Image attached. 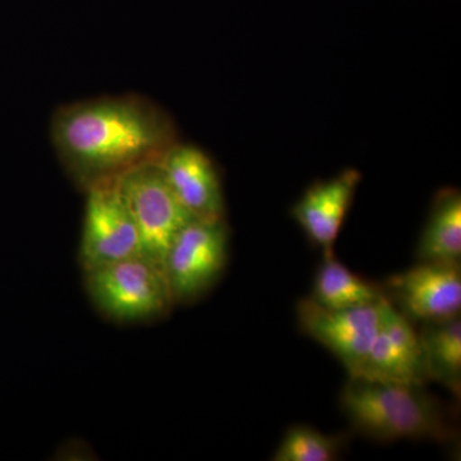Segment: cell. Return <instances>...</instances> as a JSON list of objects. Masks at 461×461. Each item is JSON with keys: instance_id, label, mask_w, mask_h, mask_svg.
I'll use <instances>...</instances> for the list:
<instances>
[{"instance_id": "6", "label": "cell", "mask_w": 461, "mask_h": 461, "mask_svg": "<svg viewBox=\"0 0 461 461\" xmlns=\"http://www.w3.org/2000/svg\"><path fill=\"white\" fill-rule=\"evenodd\" d=\"M80 259L85 272L140 254V238L117 177L86 187Z\"/></svg>"}, {"instance_id": "2", "label": "cell", "mask_w": 461, "mask_h": 461, "mask_svg": "<svg viewBox=\"0 0 461 461\" xmlns=\"http://www.w3.org/2000/svg\"><path fill=\"white\" fill-rule=\"evenodd\" d=\"M339 402L354 429L377 441L450 442L456 438L444 403L424 386L357 375L348 377Z\"/></svg>"}, {"instance_id": "8", "label": "cell", "mask_w": 461, "mask_h": 461, "mask_svg": "<svg viewBox=\"0 0 461 461\" xmlns=\"http://www.w3.org/2000/svg\"><path fill=\"white\" fill-rule=\"evenodd\" d=\"M384 294L411 321L424 324L460 317L461 264L420 262L387 280Z\"/></svg>"}, {"instance_id": "4", "label": "cell", "mask_w": 461, "mask_h": 461, "mask_svg": "<svg viewBox=\"0 0 461 461\" xmlns=\"http://www.w3.org/2000/svg\"><path fill=\"white\" fill-rule=\"evenodd\" d=\"M117 181L138 227L141 256L165 271L173 240L195 218L176 198L158 162L135 167Z\"/></svg>"}, {"instance_id": "14", "label": "cell", "mask_w": 461, "mask_h": 461, "mask_svg": "<svg viewBox=\"0 0 461 461\" xmlns=\"http://www.w3.org/2000/svg\"><path fill=\"white\" fill-rule=\"evenodd\" d=\"M429 381H436L455 396L461 393V321L424 323L420 330Z\"/></svg>"}, {"instance_id": "10", "label": "cell", "mask_w": 461, "mask_h": 461, "mask_svg": "<svg viewBox=\"0 0 461 461\" xmlns=\"http://www.w3.org/2000/svg\"><path fill=\"white\" fill-rule=\"evenodd\" d=\"M158 163L176 198L195 220H222V186L204 151L176 142Z\"/></svg>"}, {"instance_id": "9", "label": "cell", "mask_w": 461, "mask_h": 461, "mask_svg": "<svg viewBox=\"0 0 461 461\" xmlns=\"http://www.w3.org/2000/svg\"><path fill=\"white\" fill-rule=\"evenodd\" d=\"M360 377L426 386L429 382L420 332L386 300ZM357 377V375H355Z\"/></svg>"}, {"instance_id": "5", "label": "cell", "mask_w": 461, "mask_h": 461, "mask_svg": "<svg viewBox=\"0 0 461 461\" xmlns=\"http://www.w3.org/2000/svg\"><path fill=\"white\" fill-rule=\"evenodd\" d=\"M229 230L224 220H193L177 233L165 260L173 302H190L204 294L224 271Z\"/></svg>"}, {"instance_id": "15", "label": "cell", "mask_w": 461, "mask_h": 461, "mask_svg": "<svg viewBox=\"0 0 461 461\" xmlns=\"http://www.w3.org/2000/svg\"><path fill=\"white\" fill-rule=\"evenodd\" d=\"M342 448L339 437L326 435L312 427H291L282 438L273 461H332Z\"/></svg>"}, {"instance_id": "13", "label": "cell", "mask_w": 461, "mask_h": 461, "mask_svg": "<svg viewBox=\"0 0 461 461\" xmlns=\"http://www.w3.org/2000/svg\"><path fill=\"white\" fill-rule=\"evenodd\" d=\"M323 258L311 296L317 304L330 309H346L378 304L386 299L384 288L355 275L336 259L335 254Z\"/></svg>"}, {"instance_id": "3", "label": "cell", "mask_w": 461, "mask_h": 461, "mask_svg": "<svg viewBox=\"0 0 461 461\" xmlns=\"http://www.w3.org/2000/svg\"><path fill=\"white\" fill-rule=\"evenodd\" d=\"M86 287L94 304L114 321L150 320L175 304L165 271L141 254L86 272Z\"/></svg>"}, {"instance_id": "11", "label": "cell", "mask_w": 461, "mask_h": 461, "mask_svg": "<svg viewBox=\"0 0 461 461\" xmlns=\"http://www.w3.org/2000/svg\"><path fill=\"white\" fill-rule=\"evenodd\" d=\"M362 175L357 169H345L320 181L305 191L294 205L293 217L313 244L323 250V257L332 256L333 247L350 209Z\"/></svg>"}, {"instance_id": "12", "label": "cell", "mask_w": 461, "mask_h": 461, "mask_svg": "<svg viewBox=\"0 0 461 461\" xmlns=\"http://www.w3.org/2000/svg\"><path fill=\"white\" fill-rule=\"evenodd\" d=\"M420 262H461V194L454 187L437 193L418 245Z\"/></svg>"}, {"instance_id": "1", "label": "cell", "mask_w": 461, "mask_h": 461, "mask_svg": "<svg viewBox=\"0 0 461 461\" xmlns=\"http://www.w3.org/2000/svg\"><path fill=\"white\" fill-rule=\"evenodd\" d=\"M51 139L58 156L85 186L159 162L177 141L172 118L141 96L86 100L57 111Z\"/></svg>"}, {"instance_id": "7", "label": "cell", "mask_w": 461, "mask_h": 461, "mask_svg": "<svg viewBox=\"0 0 461 461\" xmlns=\"http://www.w3.org/2000/svg\"><path fill=\"white\" fill-rule=\"evenodd\" d=\"M386 300L357 308L330 309L308 297L297 304V318L306 335L329 348L348 377H355L362 372L377 335Z\"/></svg>"}]
</instances>
